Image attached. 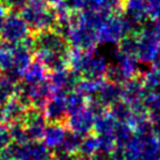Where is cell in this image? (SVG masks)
<instances>
[{"label": "cell", "instance_id": "obj_27", "mask_svg": "<svg viewBox=\"0 0 160 160\" xmlns=\"http://www.w3.org/2000/svg\"><path fill=\"white\" fill-rule=\"evenodd\" d=\"M133 130L128 123H118L117 130H116V146L124 147L131 137L133 136Z\"/></svg>", "mask_w": 160, "mask_h": 160}, {"label": "cell", "instance_id": "obj_23", "mask_svg": "<svg viewBox=\"0 0 160 160\" xmlns=\"http://www.w3.org/2000/svg\"><path fill=\"white\" fill-rule=\"evenodd\" d=\"M108 111L117 122H119V123H128L130 117H131L132 109H131V105H130L129 103H126L125 101L120 99V101L116 102L113 105L109 108Z\"/></svg>", "mask_w": 160, "mask_h": 160}, {"label": "cell", "instance_id": "obj_4", "mask_svg": "<svg viewBox=\"0 0 160 160\" xmlns=\"http://www.w3.org/2000/svg\"><path fill=\"white\" fill-rule=\"evenodd\" d=\"M68 43L71 49L92 52L98 42L97 31L85 26L80 21L78 12H72L70 15V28L67 33Z\"/></svg>", "mask_w": 160, "mask_h": 160}, {"label": "cell", "instance_id": "obj_11", "mask_svg": "<svg viewBox=\"0 0 160 160\" xmlns=\"http://www.w3.org/2000/svg\"><path fill=\"white\" fill-rule=\"evenodd\" d=\"M122 14L136 28L145 25L150 19L147 0H124Z\"/></svg>", "mask_w": 160, "mask_h": 160}, {"label": "cell", "instance_id": "obj_9", "mask_svg": "<svg viewBox=\"0 0 160 160\" xmlns=\"http://www.w3.org/2000/svg\"><path fill=\"white\" fill-rule=\"evenodd\" d=\"M21 123L25 129L28 142H32V140H41L48 122L46 119L42 109L28 108L21 119Z\"/></svg>", "mask_w": 160, "mask_h": 160}, {"label": "cell", "instance_id": "obj_39", "mask_svg": "<svg viewBox=\"0 0 160 160\" xmlns=\"http://www.w3.org/2000/svg\"><path fill=\"white\" fill-rule=\"evenodd\" d=\"M159 160H160V158H159Z\"/></svg>", "mask_w": 160, "mask_h": 160}, {"label": "cell", "instance_id": "obj_29", "mask_svg": "<svg viewBox=\"0 0 160 160\" xmlns=\"http://www.w3.org/2000/svg\"><path fill=\"white\" fill-rule=\"evenodd\" d=\"M61 6H63L64 8L72 13V12H81V11L85 9L87 2H85V0H63Z\"/></svg>", "mask_w": 160, "mask_h": 160}, {"label": "cell", "instance_id": "obj_34", "mask_svg": "<svg viewBox=\"0 0 160 160\" xmlns=\"http://www.w3.org/2000/svg\"><path fill=\"white\" fill-rule=\"evenodd\" d=\"M75 156H70L68 153H64L62 151L55 150L53 151V159L52 160H72Z\"/></svg>", "mask_w": 160, "mask_h": 160}, {"label": "cell", "instance_id": "obj_15", "mask_svg": "<svg viewBox=\"0 0 160 160\" xmlns=\"http://www.w3.org/2000/svg\"><path fill=\"white\" fill-rule=\"evenodd\" d=\"M68 132V128L64 123H47L41 140L52 151L62 145Z\"/></svg>", "mask_w": 160, "mask_h": 160}, {"label": "cell", "instance_id": "obj_8", "mask_svg": "<svg viewBox=\"0 0 160 160\" xmlns=\"http://www.w3.org/2000/svg\"><path fill=\"white\" fill-rule=\"evenodd\" d=\"M48 80L52 84L54 93L68 95L71 91L77 90L82 77L76 71L68 67L62 70L49 72Z\"/></svg>", "mask_w": 160, "mask_h": 160}, {"label": "cell", "instance_id": "obj_7", "mask_svg": "<svg viewBox=\"0 0 160 160\" xmlns=\"http://www.w3.org/2000/svg\"><path fill=\"white\" fill-rule=\"evenodd\" d=\"M31 34V29L21 14L17 12L6 13L0 29V41L14 46L23 42Z\"/></svg>", "mask_w": 160, "mask_h": 160}, {"label": "cell", "instance_id": "obj_2", "mask_svg": "<svg viewBox=\"0 0 160 160\" xmlns=\"http://www.w3.org/2000/svg\"><path fill=\"white\" fill-rule=\"evenodd\" d=\"M20 14L32 33L54 29L58 25L56 9L47 0H28Z\"/></svg>", "mask_w": 160, "mask_h": 160}, {"label": "cell", "instance_id": "obj_10", "mask_svg": "<svg viewBox=\"0 0 160 160\" xmlns=\"http://www.w3.org/2000/svg\"><path fill=\"white\" fill-rule=\"evenodd\" d=\"M53 151L41 140L17 144L15 160H52Z\"/></svg>", "mask_w": 160, "mask_h": 160}, {"label": "cell", "instance_id": "obj_37", "mask_svg": "<svg viewBox=\"0 0 160 160\" xmlns=\"http://www.w3.org/2000/svg\"><path fill=\"white\" fill-rule=\"evenodd\" d=\"M72 160H91V158H88V157H83V156H75Z\"/></svg>", "mask_w": 160, "mask_h": 160}, {"label": "cell", "instance_id": "obj_33", "mask_svg": "<svg viewBox=\"0 0 160 160\" xmlns=\"http://www.w3.org/2000/svg\"><path fill=\"white\" fill-rule=\"evenodd\" d=\"M91 160H112L111 158V152L102 151V150H98L92 157Z\"/></svg>", "mask_w": 160, "mask_h": 160}, {"label": "cell", "instance_id": "obj_12", "mask_svg": "<svg viewBox=\"0 0 160 160\" xmlns=\"http://www.w3.org/2000/svg\"><path fill=\"white\" fill-rule=\"evenodd\" d=\"M48 123H64L68 118L66 95L54 93L42 109Z\"/></svg>", "mask_w": 160, "mask_h": 160}, {"label": "cell", "instance_id": "obj_24", "mask_svg": "<svg viewBox=\"0 0 160 160\" xmlns=\"http://www.w3.org/2000/svg\"><path fill=\"white\" fill-rule=\"evenodd\" d=\"M137 32H131L122 38L117 43V52L124 55H136L137 54ZM137 56V55H136Z\"/></svg>", "mask_w": 160, "mask_h": 160}, {"label": "cell", "instance_id": "obj_13", "mask_svg": "<svg viewBox=\"0 0 160 160\" xmlns=\"http://www.w3.org/2000/svg\"><path fill=\"white\" fill-rule=\"evenodd\" d=\"M66 125L70 131H74L82 136H87L89 133H92L93 125H95V116L85 108L81 111L68 116Z\"/></svg>", "mask_w": 160, "mask_h": 160}, {"label": "cell", "instance_id": "obj_3", "mask_svg": "<svg viewBox=\"0 0 160 160\" xmlns=\"http://www.w3.org/2000/svg\"><path fill=\"white\" fill-rule=\"evenodd\" d=\"M69 68L84 80H105L108 63L104 58L92 52L71 49Z\"/></svg>", "mask_w": 160, "mask_h": 160}, {"label": "cell", "instance_id": "obj_26", "mask_svg": "<svg viewBox=\"0 0 160 160\" xmlns=\"http://www.w3.org/2000/svg\"><path fill=\"white\" fill-rule=\"evenodd\" d=\"M12 47L13 45L0 41V70L1 72H11L13 70Z\"/></svg>", "mask_w": 160, "mask_h": 160}, {"label": "cell", "instance_id": "obj_18", "mask_svg": "<svg viewBox=\"0 0 160 160\" xmlns=\"http://www.w3.org/2000/svg\"><path fill=\"white\" fill-rule=\"evenodd\" d=\"M19 78L8 72H0V107L14 97Z\"/></svg>", "mask_w": 160, "mask_h": 160}, {"label": "cell", "instance_id": "obj_20", "mask_svg": "<svg viewBox=\"0 0 160 160\" xmlns=\"http://www.w3.org/2000/svg\"><path fill=\"white\" fill-rule=\"evenodd\" d=\"M2 108H4L6 124L7 125L22 119L23 115H25V112L27 110V108L21 102H19L15 97L9 99L5 105H2Z\"/></svg>", "mask_w": 160, "mask_h": 160}, {"label": "cell", "instance_id": "obj_1", "mask_svg": "<svg viewBox=\"0 0 160 160\" xmlns=\"http://www.w3.org/2000/svg\"><path fill=\"white\" fill-rule=\"evenodd\" d=\"M32 34L34 40V58L40 61L48 72L69 67L71 48L60 32L54 28Z\"/></svg>", "mask_w": 160, "mask_h": 160}, {"label": "cell", "instance_id": "obj_30", "mask_svg": "<svg viewBox=\"0 0 160 160\" xmlns=\"http://www.w3.org/2000/svg\"><path fill=\"white\" fill-rule=\"evenodd\" d=\"M12 142L8 125H0V152Z\"/></svg>", "mask_w": 160, "mask_h": 160}, {"label": "cell", "instance_id": "obj_38", "mask_svg": "<svg viewBox=\"0 0 160 160\" xmlns=\"http://www.w3.org/2000/svg\"><path fill=\"white\" fill-rule=\"evenodd\" d=\"M0 72H1V70H0Z\"/></svg>", "mask_w": 160, "mask_h": 160}, {"label": "cell", "instance_id": "obj_35", "mask_svg": "<svg viewBox=\"0 0 160 160\" xmlns=\"http://www.w3.org/2000/svg\"><path fill=\"white\" fill-rule=\"evenodd\" d=\"M7 13V9L5 8V6L2 4H0V29H1V26H2V22H4L5 15Z\"/></svg>", "mask_w": 160, "mask_h": 160}, {"label": "cell", "instance_id": "obj_14", "mask_svg": "<svg viewBox=\"0 0 160 160\" xmlns=\"http://www.w3.org/2000/svg\"><path fill=\"white\" fill-rule=\"evenodd\" d=\"M122 99L129 103L130 105L142 103V99L146 95V89L142 84V76L138 75L128 80L122 84Z\"/></svg>", "mask_w": 160, "mask_h": 160}, {"label": "cell", "instance_id": "obj_25", "mask_svg": "<svg viewBox=\"0 0 160 160\" xmlns=\"http://www.w3.org/2000/svg\"><path fill=\"white\" fill-rule=\"evenodd\" d=\"M99 150V142H98L97 137L93 133H89L84 136L81 142L80 150H78V154L77 156H83V157H91Z\"/></svg>", "mask_w": 160, "mask_h": 160}, {"label": "cell", "instance_id": "obj_17", "mask_svg": "<svg viewBox=\"0 0 160 160\" xmlns=\"http://www.w3.org/2000/svg\"><path fill=\"white\" fill-rule=\"evenodd\" d=\"M116 58H117L116 64L118 66V68L120 69L122 74L124 75L126 81L140 74L139 60L137 58L136 55H124V54H120L119 52H117Z\"/></svg>", "mask_w": 160, "mask_h": 160}, {"label": "cell", "instance_id": "obj_5", "mask_svg": "<svg viewBox=\"0 0 160 160\" xmlns=\"http://www.w3.org/2000/svg\"><path fill=\"white\" fill-rule=\"evenodd\" d=\"M137 58L139 62L152 64L160 56V38L154 26L142 25L137 31Z\"/></svg>", "mask_w": 160, "mask_h": 160}, {"label": "cell", "instance_id": "obj_19", "mask_svg": "<svg viewBox=\"0 0 160 160\" xmlns=\"http://www.w3.org/2000/svg\"><path fill=\"white\" fill-rule=\"evenodd\" d=\"M48 74L49 72L45 68V66L40 61L34 58L25 70L21 80L26 81L28 83H39L41 81L48 78Z\"/></svg>", "mask_w": 160, "mask_h": 160}, {"label": "cell", "instance_id": "obj_36", "mask_svg": "<svg viewBox=\"0 0 160 160\" xmlns=\"http://www.w3.org/2000/svg\"><path fill=\"white\" fill-rule=\"evenodd\" d=\"M0 125H7L6 124V117H5L4 108L0 107Z\"/></svg>", "mask_w": 160, "mask_h": 160}, {"label": "cell", "instance_id": "obj_6", "mask_svg": "<svg viewBox=\"0 0 160 160\" xmlns=\"http://www.w3.org/2000/svg\"><path fill=\"white\" fill-rule=\"evenodd\" d=\"M137 29L138 28H136L122 13L111 15L97 29L98 42L117 45L122 38Z\"/></svg>", "mask_w": 160, "mask_h": 160}, {"label": "cell", "instance_id": "obj_21", "mask_svg": "<svg viewBox=\"0 0 160 160\" xmlns=\"http://www.w3.org/2000/svg\"><path fill=\"white\" fill-rule=\"evenodd\" d=\"M84 136L80 133H76L74 131H70L68 129V132L66 134V138L63 140L62 145L56 148L58 151H62L64 153H68L70 156H77L78 154V150H80L81 142ZM55 151V150H54Z\"/></svg>", "mask_w": 160, "mask_h": 160}, {"label": "cell", "instance_id": "obj_32", "mask_svg": "<svg viewBox=\"0 0 160 160\" xmlns=\"http://www.w3.org/2000/svg\"><path fill=\"white\" fill-rule=\"evenodd\" d=\"M151 119V132L160 140V117H153Z\"/></svg>", "mask_w": 160, "mask_h": 160}, {"label": "cell", "instance_id": "obj_28", "mask_svg": "<svg viewBox=\"0 0 160 160\" xmlns=\"http://www.w3.org/2000/svg\"><path fill=\"white\" fill-rule=\"evenodd\" d=\"M0 1L5 6V8L7 9V12H17V13H20L21 9L28 2V0H0Z\"/></svg>", "mask_w": 160, "mask_h": 160}, {"label": "cell", "instance_id": "obj_16", "mask_svg": "<svg viewBox=\"0 0 160 160\" xmlns=\"http://www.w3.org/2000/svg\"><path fill=\"white\" fill-rule=\"evenodd\" d=\"M122 93H123L122 84L104 80L99 87L96 96H93V97L97 98L98 101L109 110V108L111 105H113L116 102L122 99Z\"/></svg>", "mask_w": 160, "mask_h": 160}, {"label": "cell", "instance_id": "obj_31", "mask_svg": "<svg viewBox=\"0 0 160 160\" xmlns=\"http://www.w3.org/2000/svg\"><path fill=\"white\" fill-rule=\"evenodd\" d=\"M148 2V14L153 21L160 18V0H147Z\"/></svg>", "mask_w": 160, "mask_h": 160}, {"label": "cell", "instance_id": "obj_22", "mask_svg": "<svg viewBox=\"0 0 160 160\" xmlns=\"http://www.w3.org/2000/svg\"><path fill=\"white\" fill-rule=\"evenodd\" d=\"M88 98L85 97L78 90H74L66 95V103H67L68 115H72L87 108Z\"/></svg>", "mask_w": 160, "mask_h": 160}]
</instances>
